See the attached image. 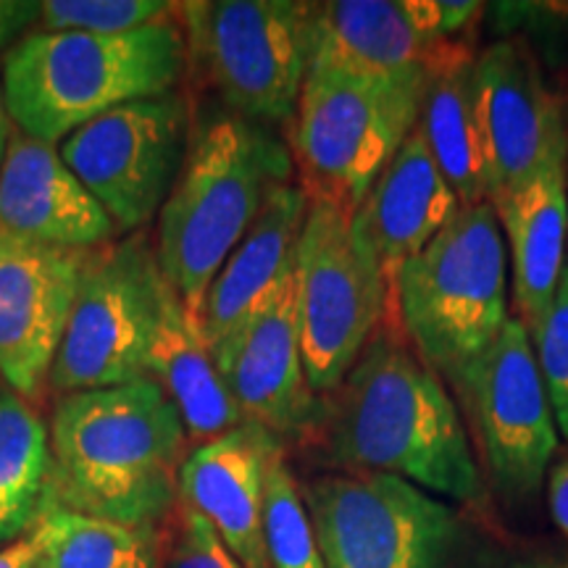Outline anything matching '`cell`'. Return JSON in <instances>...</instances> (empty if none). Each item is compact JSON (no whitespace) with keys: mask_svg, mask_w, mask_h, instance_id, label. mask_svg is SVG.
Wrapping results in <instances>:
<instances>
[{"mask_svg":"<svg viewBox=\"0 0 568 568\" xmlns=\"http://www.w3.org/2000/svg\"><path fill=\"white\" fill-rule=\"evenodd\" d=\"M322 403L308 439H316L324 464L400 477L464 506L485 500L481 466L456 397L393 316H385Z\"/></svg>","mask_w":568,"mask_h":568,"instance_id":"cell-1","label":"cell"},{"mask_svg":"<svg viewBox=\"0 0 568 568\" xmlns=\"http://www.w3.org/2000/svg\"><path fill=\"white\" fill-rule=\"evenodd\" d=\"M187 429L153 376L61 395L51 422V508L155 527L172 514Z\"/></svg>","mask_w":568,"mask_h":568,"instance_id":"cell-2","label":"cell"},{"mask_svg":"<svg viewBox=\"0 0 568 568\" xmlns=\"http://www.w3.org/2000/svg\"><path fill=\"white\" fill-rule=\"evenodd\" d=\"M187 71L174 11L124 34L30 32L0 63L13 126L51 145L119 105L176 92Z\"/></svg>","mask_w":568,"mask_h":568,"instance_id":"cell-3","label":"cell"},{"mask_svg":"<svg viewBox=\"0 0 568 568\" xmlns=\"http://www.w3.org/2000/svg\"><path fill=\"white\" fill-rule=\"evenodd\" d=\"M295 180L290 148L264 124L232 111L203 119L159 211L155 258L201 318L211 282L245 237L268 195Z\"/></svg>","mask_w":568,"mask_h":568,"instance_id":"cell-4","label":"cell"},{"mask_svg":"<svg viewBox=\"0 0 568 568\" xmlns=\"http://www.w3.org/2000/svg\"><path fill=\"white\" fill-rule=\"evenodd\" d=\"M508 247L493 203L464 205L389 282V311L424 364L456 389L508 314Z\"/></svg>","mask_w":568,"mask_h":568,"instance_id":"cell-5","label":"cell"},{"mask_svg":"<svg viewBox=\"0 0 568 568\" xmlns=\"http://www.w3.org/2000/svg\"><path fill=\"white\" fill-rule=\"evenodd\" d=\"M429 71L389 80L311 63L287 145L308 203L345 213L361 209L416 130Z\"/></svg>","mask_w":568,"mask_h":568,"instance_id":"cell-6","label":"cell"},{"mask_svg":"<svg viewBox=\"0 0 568 568\" xmlns=\"http://www.w3.org/2000/svg\"><path fill=\"white\" fill-rule=\"evenodd\" d=\"M187 67L247 122L293 124L311 53L314 3L187 0L174 3Z\"/></svg>","mask_w":568,"mask_h":568,"instance_id":"cell-7","label":"cell"},{"mask_svg":"<svg viewBox=\"0 0 568 568\" xmlns=\"http://www.w3.org/2000/svg\"><path fill=\"white\" fill-rule=\"evenodd\" d=\"M166 290L145 230L90 251L48 387L69 395L148 376Z\"/></svg>","mask_w":568,"mask_h":568,"instance_id":"cell-8","label":"cell"},{"mask_svg":"<svg viewBox=\"0 0 568 568\" xmlns=\"http://www.w3.org/2000/svg\"><path fill=\"white\" fill-rule=\"evenodd\" d=\"M303 361L316 395L351 372L389 311V280L355 213L308 205L295 258Z\"/></svg>","mask_w":568,"mask_h":568,"instance_id":"cell-9","label":"cell"},{"mask_svg":"<svg viewBox=\"0 0 568 568\" xmlns=\"http://www.w3.org/2000/svg\"><path fill=\"white\" fill-rule=\"evenodd\" d=\"M324 568H445L456 508L400 477L332 471L303 487Z\"/></svg>","mask_w":568,"mask_h":568,"instance_id":"cell-10","label":"cell"},{"mask_svg":"<svg viewBox=\"0 0 568 568\" xmlns=\"http://www.w3.org/2000/svg\"><path fill=\"white\" fill-rule=\"evenodd\" d=\"M456 395L468 418V437L477 445L474 453L481 456L497 495L510 503L535 500L560 439L535 345L516 316L474 361Z\"/></svg>","mask_w":568,"mask_h":568,"instance_id":"cell-11","label":"cell"},{"mask_svg":"<svg viewBox=\"0 0 568 568\" xmlns=\"http://www.w3.org/2000/svg\"><path fill=\"white\" fill-rule=\"evenodd\" d=\"M193 140L184 92L119 105L61 142V159L109 213L119 237L142 232L172 193Z\"/></svg>","mask_w":568,"mask_h":568,"instance_id":"cell-12","label":"cell"},{"mask_svg":"<svg viewBox=\"0 0 568 568\" xmlns=\"http://www.w3.org/2000/svg\"><path fill=\"white\" fill-rule=\"evenodd\" d=\"M481 13L485 6L474 0L314 3L311 63L389 80L426 74L447 48L471 34Z\"/></svg>","mask_w":568,"mask_h":568,"instance_id":"cell-13","label":"cell"},{"mask_svg":"<svg viewBox=\"0 0 568 568\" xmlns=\"http://www.w3.org/2000/svg\"><path fill=\"white\" fill-rule=\"evenodd\" d=\"M213 358L245 422L266 426L282 443L314 435L324 403L305 374L295 272L213 347Z\"/></svg>","mask_w":568,"mask_h":568,"instance_id":"cell-14","label":"cell"},{"mask_svg":"<svg viewBox=\"0 0 568 568\" xmlns=\"http://www.w3.org/2000/svg\"><path fill=\"white\" fill-rule=\"evenodd\" d=\"M474 84L489 161V203L556 163H568L558 98L524 40H497L474 59Z\"/></svg>","mask_w":568,"mask_h":568,"instance_id":"cell-15","label":"cell"},{"mask_svg":"<svg viewBox=\"0 0 568 568\" xmlns=\"http://www.w3.org/2000/svg\"><path fill=\"white\" fill-rule=\"evenodd\" d=\"M88 253L0 232V376L24 400L51 382Z\"/></svg>","mask_w":568,"mask_h":568,"instance_id":"cell-16","label":"cell"},{"mask_svg":"<svg viewBox=\"0 0 568 568\" xmlns=\"http://www.w3.org/2000/svg\"><path fill=\"white\" fill-rule=\"evenodd\" d=\"M284 443L255 422L195 445L176 474L182 506L216 529L243 568H272L266 558V477Z\"/></svg>","mask_w":568,"mask_h":568,"instance_id":"cell-17","label":"cell"},{"mask_svg":"<svg viewBox=\"0 0 568 568\" xmlns=\"http://www.w3.org/2000/svg\"><path fill=\"white\" fill-rule=\"evenodd\" d=\"M0 232L61 251H95L119 237L111 216L61 159L59 145L13 126L0 169Z\"/></svg>","mask_w":568,"mask_h":568,"instance_id":"cell-18","label":"cell"},{"mask_svg":"<svg viewBox=\"0 0 568 568\" xmlns=\"http://www.w3.org/2000/svg\"><path fill=\"white\" fill-rule=\"evenodd\" d=\"M493 205L508 247L514 316L535 337L568 266V163L548 166Z\"/></svg>","mask_w":568,"mask_h":568,"instance_id":"cell-19","label":"cell"},{"mask_svg":"<svg viewBox=\"0 0 568 568\" xmlns=\"http://www.w3.org/2000/svg\"><path fill=\"white\" fill-rule=\"evenodd\" d=\"M460 209L456 190L439 172L416 126L382 169L379 180L355 211V222L393 282L397 268L422 253Z\"/></svg>","mask_w":568,"mask_h":568,"instance_id":"cell-20","label":"cell"},{"mask_svg":"<svg viewBox=\"0 0 568 568\" xmlns=\"http://www.w3.org/2000/svg\"><path fill=\"white\" fill-rule=\"evenodd\" d=\"M308 197L295 180L276 187L234 247L203 301L201 326L211 351L295 272Z\"/></svg>","mask_w":568,"mask_h":568,"instance_id":"cell-21","label":"cell"},{"mask_svg":"<svg viewBox=\"0 0 568 568\" xmlns=\"http://www.w3.org/2000/svg\"><path fill=\"white\" fill-rule=\"evenodd\" d=\"M471 45L456 42L435 61L426 80L418 132L460 205L489 203V161L481 130Z\"/></svg>","mask_w":568,"mask_h":568,"instance_id":"cell-22","label":"cell"},{"mask_svg":"<svg viewBox=\"0 0 568 568\" xmlns=\"http://www.w3.org/2000/svg\"><path fill=\"white\" fill-rule=\"evenodd\" d=\"M148 376L172 397L190 443L203 445L245 422L219 372L201 318L184 305L172 284L163 297Z\"/></svg>","mask_w":568,"mask_h":568,"instance_id":"cell-23","label":"cell"},{"mask_svg":"<svg viewBox=\"0 0 568 568\" xmlns=\"http://www.w3.org/2000/svg\"><path fill=\"white\" fill-rule=\"evenodd\" d=\"M51 485V426L30 400L0 387V548L38 527Z\"/></svg>","mask_w":568,"mask_h":568,"instance_id":"cell-24","label":"cell"},{"mask_svg":"<svg viewBox=\"0 0 568 568\" xmlns=\"http://www.w3.org/2000/svg\"><path fill=\"white\" fill-rule=\"evenodd\" d=\"M48 539L32 568H159V531L51 508Z\"/></svg>","mask_w":568,"mask_h":568,"instance_id":"cell-25","label":"cell"},{"mask_svg":"<svg viewBox=\"0 0 568 568\" xmlns=\"http://www.w3.org/2000/svg\"><path fill=\"white\" fill-rule=\"evenodd\" d=\"M264 539L272 568H324L303 489L284 453L274 458L266 477Z\"/></svg>","mask_w":568,"mask_h":568,"instance_id":"cell-26","label":"cell"},{"mask_svg":"<svg viewBox=\"0 0 568 568\" xmlns=\"http://www.w3.org/2000/svg\"><path fill=\"white\" fill-rule=\"evenodd\" d=\"M174 11L166 0H42L34 32L124 34Z\"/></svg>","mask_w":568,"mask_h":568,"instance_id":"cell-27","label":"cell"},{"mask_svg":"<svg viewBox=\"0 0 568 568\" xmlns=\"http://www.w3.org/2000/svg\"><path fill=\"white\" fill-rule=\"evenodd\" d=\"M537 366L548 389L558 432L568 445V266L560 276L556 301L542 329L531 337Z\"/></svg>","mask_w":568,"mask_h":568,"instance_id":"cell-28","label":"cell"},{"mask_svg":"<svg viewBox=\"0 0 568 568\" xmlns=\"http://www.w3.org/2000/svg\"><path fill=\"white\" fill-rule=\"evenodd\" d=\"M176 516L180 524H176L169 568H243L201 514L180 503Z\"/></svg>","mask_w":568,"mask_h":568,"instance_id":"cell-29","label":"cell"},{"mask_svg":"<svg viewBox=\"0 0 568 568\" xmlns=\"http://www.w3.org/2000/svg\"><path fill=\"white\" fill-rule=\"evenodd\" d=\"M42 0H0V53L38 30Z\"/></svg>","mask_w":568,"mask_h":568,"instance_id":"cell-30","label":"cell"},{"mask_svg":"<svg viewBox=\"0 0 568 568\" xmlns=\"http://www.w3.org/2000/svg\"><path fill=\"white\" fill-rule=\"evenodd\" d=\"M545 481H548V506L552 521H556L560 535L568 539V445L558 447Z\"/></svg>","mask_w":568,"mask_h":568,"instance_id":"cell-31","label":"cell"},{"mask_svg":"<svg viewBox=\"0 0 568 568\" xmlns=\"http://www.w3.org/2000/svg\"><path fill=\"white\" fill-rule=\"evenodd\" d=\"M45 518H40V524L32 531H27V535L19 537L17 542L0 548V568H32L34 560L40 558L42 548H45Z\"/></svg>","mask_w":568,"mask_h":568,"instance_id":"cell-32","label":"cell"},{"mask_svg":"<svg viewBox=\"0 0 568 568\" xmlns=\"http://www.w3.org/2000/svg\"><path fill=\"white\" fill-rule=\"evenodd\" d=\"M13 134V122L9 105H6V92H3V77H0V169H3L6 161V151H9V142Z\"/></svg>","mask_w":568,"mask_h":568,"instance_id":"cell-33","label":"cell"},{"mask_svg":"<svg viewBox=\"0 0 568 568\" xmlns=\"http://www.w3.org/2000/svg\"><path fill=\"white\" fill-rule=\"evenodd\" d=\"M508 568H568V564H560V560H529V564H516Z\"/></svg>","mask_w":568,"mask_h":568,"instance_id":"cell-34","label":"cell"}]
</instances>
